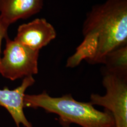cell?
<instances>
[{
    "label": "cell",
    "mask_w": 127,
    "mask_h": 127,
    "mask_svg": "<svg viewBox=\"0 0 127 127\" xmlns=\"http://www.w3.org/2000/svg\"><path fill=\"white\" fill-rule=\"evenodd\" d=\"M84 40L67 60L75 67L82 60L101 64L111 51L127 45V0H106L94 5L82 25Z\"/></svg>",
    "instance_id": "6da1fadb"
},
{
    "label": "cell",
    "mask_w": 127,
    "mask_h": 127,
    "mask_svg": "<svg viewBox=\"0 0 127 127\" xmlns=\"http://www.w3.org/2000/svg\"><path fill=\"white\" fill-rule=\"evenodd\" d=\"M25 107L41 108L47 113L56 114L62 127L77 124L81 127H115L112 114L108 111L95 108L90 102L74 99L71 94L54 97L46 91L38 94H25Z\"/></svg>",
    "instance_id": "7a4b0ae2"
},
{
    "label": "cell",
    "mask_w": 127,
    "mask_h": 127,
    "mask_svg": "<svg viewBox=\"0 0 127 127\" xmlns=\"http://www.w3.org/2000/svg\"><path fill=\"white\" fill-rule=\"evenodd\" d=\"M102 82L105 94H91L90 102L108 111L113 117L115 127H127V75L104 70Z\"/></svg>",
    "instance_id": "3957f363"
},
{
    "label": "cell",
    "mask_w": 127,
    "mask_h": 127,
    "mask_svg": "<svg viewBox=\"0 0 127 127\" xmlns=\"http://www.w3.org/2000/svg\"><path fill=\"white\" fill-rule=\"evenodd\" d=\"M8 36L0 61V74L11 81L37 74L39 51L28 48Z\"/></svg>",
    "instance_id": "277c9868"
},
{
    "label": "cell",
    "mask_w": 127,
    "mask_h": 127,
    "mask_svg": "<svg viewBox=\"0 0 127 127\" xmlns=\"http://www.w3.org/2000/svg\"><path fill=\"white\" fill-rule=\"evenodd\" d=\"M35 82L33 76L25 77L17 88L10 90L7 87L0 89V107L8 111L16 127H34L25 115L24 97L26 91Z\"/></svg>",
    "instance_id": "5b68a950"
},
{
    "label": "cell",
    "mask_w": 127,
    "mask_h": 127,
    "mask_svg": "<svg viewBox=\"0 0 127 127\" xmlns=\"http://www.w3.org/2000/svg\"><path fill=\"white\" fill-rule=\"evenodd\" d=\"M54 27L45 18H36L20 25L14 40L35 51H40L56 38Z\"/></svg>",
    "instance_id": "8992f818"
},
{
    "label": "cell",
    "mask_w": 127,
    "mask_h": 127,
    "mask_svg": "<svg viewBox=\"0 0 127 127\" xmlns=\"http://www.w3.org/2000/svg\"><path fill=\"white\" fill-rule=\"evenodd\" d=\"M44 0H0V19L7 25L39 13Z\"/></svg>",
    "instance_id": "52a82bcc"
},
{
    "label": "cell",
    "mask_w": 127,
    "mask_h": 127,
    "mask_svg": "<svg viewBox=\"0 0 127 127\" xmlns=\"http://www.w3.org/2000/svg\"><path fill=\"white\" fill-rule=\"evenodd\" d=\"M101 64L105 65V71L127 75V45L117 48L108 53Z\"/></svg>",
    "instance_id": "ba28073f"
},
{
    "label": "cell",
    "mask_w": 127,
    "mask_h": 127,
    "mask_svg": "<svg viewBox=\"0 0 127 127\" xmlns=\"http://www.w3.org/2000/svg\"><path fill=\"white\" fill-rule=\"evenodd\" d=\"M9 26L5 24L0 19V61L1 58V45H2V40L8 35V29Z\"/></svg>",
    "instance_id": "9c48e42d"
}]
</instances>
